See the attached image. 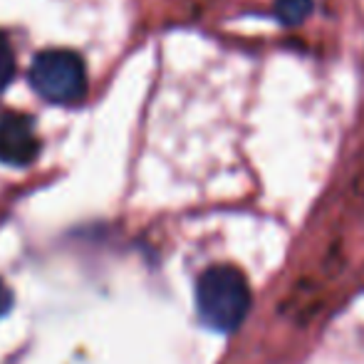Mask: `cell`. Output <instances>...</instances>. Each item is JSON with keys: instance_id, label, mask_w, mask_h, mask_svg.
Returning <instances> with one entry per match:
<instances>
[{"instance_id": "obj_1", "label": "cell", "mask_w": 364, "mask_h": 364, "mask_svg": "<svg viewBox=\"0 0 364 364\" xmlns=\"http://www.w3.org/2000/svg\"><path fill=\"white\" fill-rule=\"evenodd\" d=\"M250 285L235 265H211L196 280V310L208 330L230 335L248 317Z\"/></svg>"}, {"instance_id": "obj_2", "label": "cell", "mask_w": 364, "mask_h": 364, "mask_svg": "<svg viewBox=\"0 0 364 364\" xmlns=\"http://www.w3.org/2000/svg\"><path fill=\"white\" fill-rule=\"evenodd\" d=\"M30 85L50 105H77L87 95V68L73 50H43L30 65Z\"/></svg>"}, {"instance_id": "obj_3", "label": "cell", "mask_w": 364, "mask_h": 364, "mask_svg": "<svg viewBox=\"0 0 364 364\" xmlns=\"http://www.w3.org/2000/svg\"><path fill=\"white\" fill-rule=\"evenodd\" d=\"M40 156L35 122L23 112H0V164L25 168Z\"/></svg>"}, {"instance_id": "obj_4", "label": "cell", "mask_w": 364, "mask_h": 364, "mask_svg": "<svg viewBox=\"0 0 364 364\" xmlns=\"http://www.w3.org/2000/svg\"><path fill=\"white\" fill-rule=\"evenodd\" d=\"M312 8H315L312 0H275L273 13H275V18H278V23L288 25V28H295V25H302L310 18Z\"/></svg>"}, {"instance_id": "obj_5", "label": "cell", "mask_w": 364, "mask_h": 364, "mask_svg": "<svg viewBox=\"0 0 364 364\" xmlns=\"http://www.w3.org/2000/svg\"><path fill=\"white\" fill-rule=\"evenodd\" d=\"M15 77V53L10 40L0 33V95L8 90V85Z\"/></svg>"}, {"instance_id": "obj_6", "label": "cell", "mask_w": 364, "mask_h": 364, "mask_svg": "<svg viewBox=\"0 0 364 364\" xmlns=\"http://www.w3.org/2000/svg\"><path fill=\"white\" fill-rule=\"evenodd\" d=\"M13 307V292H10L8 285L0 280V317H5Z\"/></svg>"}]
</instances>
